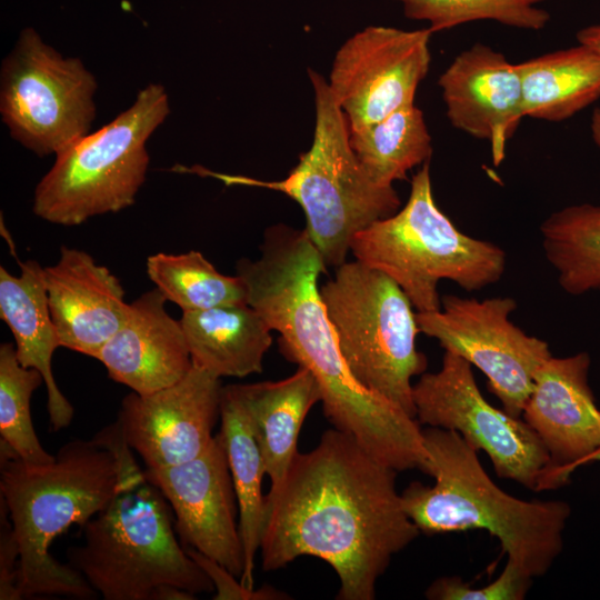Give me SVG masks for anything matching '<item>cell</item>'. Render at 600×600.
<instances>
[{
    "mask_svg": "<svg viewBox=\"0 0 600 600\" xmlns=\"http://www.w3.org/2000/svg\"><path fill=\"white\" fill-rule=\"evenodd\" d=\"M397 473L350 434L323 432L264 496L262 569L316 557L336 571L337 599L373 600L392 558L420 534L403 509Z\"/></svg>",
    "mask_w": 600,
    "mask_h": 600,
    "instance_id": "6da1fadb",
    "label": "cell"
},
{
    "mask_svg": "<svg viewBox=\"0 0 600 600\" xmlns=\"http://www.w3.org/2000/svg\"><path fill=\"white\" fill-rule=\"evenodd\" d=\"M236 272L248 304L279 333L281 354L316 378L329 422L398 472L422 470L427 450L419 421L363 388L342 357L318 288L327 267L306 230L268 228L260 257L240 259Z\"/></svg>",
    "mask_w": 600,
    "mask_h": 600,
    "instance_id": "7a4b0ae2",
    "label": "cell"
},
{
    "mask_svg": "<svg viewBox=\"0 0 600 600\" xmlns=\"http://www.w3.org/2000/svg\"><path fill=\"white\" fill-rule=\"evenodd\" d=\"M0 499L19 549L20 598H97L82 574L50 553L71 526L83 527L143 474L117 422L90 440H72L44 464L0 456Z\"/></svg>",
    "mask_w": 600,
    "mask_h": 600,
    "instance_id": "3957f363",
    "label": "cell"
},
{
    "mask_svg": "<svg viewBox=\"0 0 600 600\" xmlns=\"http://www.w3.org/2000/svg\"><path fill=\"white\" fill-rule=\"evenodd\" d=\"M422 434L428 456L422 472L434 483L413 481L401 492L420 533L486 530L499 540L508 561L533 579L544 576L563 549L570 504L507 493L486 472L478 451L453 430L427 427Z\"/></svg>",
    "mask_w": 600,
    "mask_h": 600,
    "instance_id": "277c9868",
    "label": "cell"
},
{
    "mask_svg": "<svg viewBox=\"0 0 600 600\" xmlns=\"http://www.w3.org/2000/svg\"><path fill=\"white\" fill-rule=\"evenodd\" d=\"M308 76L316 114L312 143L286 178L264 181L204 169L199 172L227 184L279 191L294 200L304 213V230L326 267L337 268L346 262L354 236L396 213L401 200L393 186L378 184L357 158L348 120L326 78L311 68Z\"/></svg>",
    "mask_w": 600,
    "mask_h": 600,
    "instance_id": "5b68a950",
    "label": "cell"
},
{
    "mask_svg": "<svg viewBox=\"0 0 600 600\" xmlns=\"http://www.w3.org/2000/svg\"><path fill=\"white\" fill-rule=\"evenodd\" d=\"M172 509L143 474L81 527L83 544L68 563L104 600H154L173 586L194 596L214 591L174 533Z\"/></svg>",
    "mask_w": 600,
    "mask_h": 600,
    "instance_id": "8992f818",
    "label": "cell"
},
{
    "mask_svg": "<svg viewBox=\"0 0 600 600\" xmlns=\"http://www.w3.org/2000/svg\"><path fill=\"white\" fill-rule=\"evenodd\" d=\"M356 260L390 277L417 312L441 308L438 284L457 283L467 291L498 282L506 252L497 244L461 232L438 208L429 162L412 177L406 204L354 236Z\"/></svg>",
    "mask_w": 600,
    "mask_h": 600,
    "instance_id": "52a82bcc",
    "label": "cell"
},
{
    "mask_svg": "<svg viewBox=\"0 0 600 600\" xmlns=\"http://www.w3.org/2000/svg\"><path fill=\"white\" fill-rule=\"evenodd\" d=\"M169 113L166 88L146 86L111 122L56 156L36 187L33 213L71 227L133 204L149 168L147 141Z\"/></svg>",
    "mask_w": 600,
    "mask_h": 600,
    "instance_id": "ba28073f",
    "label": "cell"
},
{
    "mask_svg": "<svg viewBox=\"0 0 600 600\" xmlns=\"http://www.w3.org/2000/svg\"><path fill=\"white\" fill-rule=\"evenodd\" d=\"M342 357L354 379L416 418L413 383L426 372L417 311L387 274L354 260L320 288Z\"/></svg>",
    "mask_w": 600,
    "mask_h": 600,
    "instance_id": "9c48e42d",
    "label": "cell"
},
{
    "mask_svg": "<svg viewBox=\"0 0 600 600\" xmlns=\"http://www.w3.org/2000/svg\"><path fill=\"white\" fill-rule=\"evenodd\" d=\"M96 77L33 28L21 30L0 68V114L13 140L54 157L87 136L96 118Z\"/></svg>",
    "mask_w": 600,
    "mask_h": 600,
    "instance_id": "30bf717a",
    "label": "cell"
},
{
    "mask_svg": "<svg viewBox=\"0 0 600 600\" xmlns=\"http://www.w3.org/2000/svg\"><path fill=\"white\" fill-rule=\"evenodd\" d=\"M412 396L420 424L458 432L490 458L500 478L540 491L549 463L543 443L522 417L486 400L467 360L444 351L441 368L422 373Z\"/></svg>",
    "mask_w": 600,
    "mask_h": 600,
    "instance_id": "8fae6325",
    "label": "cell"
},
{
    "mask_svg": "<svg viewBox=\"0 0 600 600\" xmlns=\"http://www.w3.org/2000/svg\"><path fill=\"white\" fill-rule=\"evenodd\" d=\"M516 309L509 297L478 300L448 294L439 310L417 312V321L420 332L434 338L444 351L478 368L502 409L520 418L536 372L552 353L548 342L511 322Z\"/></svg>",
    "mask_w": 600,
    "mask_h": 600,
    "instance_id": "7c38bea8",
    "label": "cell"
},
{
    "mask_svg": "<svg viewBox=\"0 0 600 600\" xmlns=\"http://www.w3.org/2000/svg\"><path fill=\"white\" fill-rule=\"evenodd\" d=\"M431 34L428 27L368 26L340 46L327 81L350 130L414 103L430 68Z\"/></svg>",
    "mask_w": 600,
    "mask_h": 600,
    "instance_id": "4fadbf2b",
    "label": "cell"
},
{
    "mask_svg": "<svg viewBox=\"0 0 600 600\" xmlns=\"http://www.w3.org/2000/svg\"><path fill=\"white\" fill-rule=\"evenodd\" d=\"M221 378L192 366L177 383L151 393L131 391L117 423L147 469L176 466L201 454L220 418Z\"/></svg>",
    "mask_w": 600,
    "mask_h": 600,
    "instance_id": "5bb4252c",
    "label": "cell"
},
{
    "mask_svg": "<svg viewBox=\"0 0 600 600\" xmlns=\"http://www.w3.org/2000/svg\"><path fill=\"white\" fill-rule=\"evenodd\" d=\"M143 471L168 500L182 543L240 578L244 556L239 509L222 434H214L190 461Z\"/></svg>",
    "mask_w": 600,
    "mask_h": 600,
    "instance_id": "9a60e30c",
    "label": "cell"
},
{
    "mask_svg": "<svg viewBox=\"0 0 600 600\" xmlns=\"http://www.w3.org/2000/svg\"><path fill=\"white\" fill-rule=\"evenodd\" d=\"M590 366L589 353L582 351L551 356L536 372L521 417L548 452L540 491L566 486L600 449V408L589 384Z\"/></svg>",
    "mask_w": 600,
    "mask_h": 600,
    "instance_id": "2e32d148",
    "label": "cell"
},
{
    "mask_svg": "<svg viewBox=\"0 0 600 600\" xmlns=\"http://www.w3.org/2000/svg\"><path fill=\"white\" fill-rule=\"evenodd\" d=\"M438 86L449 122L488 141L493 164L499 166L508 141L526 117L517 66L491 47L476 43L452 60Z\"/></svg>",
    "mask_w": 600,
    "mask_h": 600,
    "instance_id": "e0dca14e",
    "label": "cell"
},
{
    "mask_svg": "<svg viewBox=\"0 0 600 600\" xmlns=\"http://www.w3.org/2000/svg\"><path fill=\"white\" fill-rule=\"evenodd\" d=\"M44 284L63 348L94 358L129 317L119 279L83 250L63 246L44 267Z\"/></svg>",
    "mask_w": 600,
    "mask_h": 600,
    "instance_id": "ac0fdd59",
    "label": "cell"
},
{
    "mask_svg": "<svg viewBox=\"0 0 600 600\" xmlns=\"http://www.w3.org/2000/svg\"><path fill=\"white\" fill-rule=\"evenodd\" d=\"M167 301L157 288L133 300L126 322L94 357L113 381L133 392L172 386L193 366L180 320L168 313Z\"/></svg>",
    "mask_w": 600,
    "mask_h": 600,
    "instance_id": "d6986e66",
    "label": "cell"
},
{
    "mask_svg": "<svg viewBox=\"0 0 600 600\" xmlns=\"http://www.w3.org/2000/svg\"><path fill=\"white\" fill-rule=\"evenodd\" d=\"M0 317L13 334L19 362L43 376L51 430L69 427L74 410L53 377L52 356L61 344L48 306L44 268L37 261L21 262L18 276L0 267Z\"/></svg>",
    "mask_w": 600,
    "mask_h": 600,
    "instance_id": "ffe728a7",
    "label": "cell"
},
{
    "mask_svg": "<svg viewBox=\"0 0 600 600\" xmlns=\"http://www.w3.org/2000/svg\"><path fill=\"white\" fill-rule=\"evenodd\" d=\"M261 451L270 489L283 481L296 454L303 421L321 392L313 374L303 367L278 381L233 384Z\"/></svg>",
    "mask_w": 600,
    "mask_h": 600,
    "instance_id": "44dd1931",
    "label": "cell"
},
{
    "mask_svg": "<svg viewBox=\"0 0 600 600\" xmlns=\"http://www.w3.org/2000/svg\"><path fill=\"white\" fill-rule=\"evenodd\" d=\"M192 363L219 378L260 373L272 330L248 303L182 312Z\"/></svg>",
    "mask_w": 600,
    "mask_h": 600,
    "instance_id": "7402d4cb",
    "label": "cell"
},
{
    "mask_svg": "<svg viewBox=\"0 0 600 600\" xmlns=\"http://www.w3.org/2000/svg\"><path fill=\"white\" fill-rule=\"evenodd\" d=\"M516 66L526 117L561 122L600 99V54L584 44Z\"/></svg>",
    "mask_w": 600,
    "mask_h": 600,
    "instance_id": "603a6c76",
    "label": "cell"
},
{
    "mask_svg": "<svg viewBox=\"0 0 600 600\" xmlns=\"http://www.w3.org/2000/svg\"><path fill=\"white\" fill-rule=\"evenodd\" d=\"M220 421V433L239 509V530L244 556L240 581L244 587L253 589L254 560L260 549L264 519L261 484L266 470L254 429L233 384L222 388Z\"/></svg>",
    "mask_w": 600,
    "mask_h": 600,
    "instance_id": "cb8c5ba5",
    "label": "cell"
},
{
    "mask_svg": "<svg viewBox=\"0 0 600 600\" xmlns=\"http://www.w3.org/2000/svg\"><path fill=\"white\" fill-rule=\"evenodd\" d=\"M350 144L369 176L386 187L406 179L410 170L429 162L432 154L431 134L416 103L350 130Z\"/></svg>",
    "mask_w": 600,
    "mask_h": 600,
    "instance_id": "d4e9b609",
    "label": "cell"
},
{
    "mask_svg": "<svg viewBox=\"0 0 600 600\" xmlns=\"http://www.w3.org/2000/svg\"><path fill=\"white\" fill-rule=\"evenodd\" d=\"M540 232L546 258L564 292L600 291V204L554 211L541 223Z\"/></svg>",
    "mask_w": 600,
    "mask_h": 600,
    "instance_id": "484cf974",
    "label": "cell"
},
{
    "mask_svg": "<svg viewBox=\"0 0 600 600\" xmlns=\"http://www.w3.org/2000/svg\"><path fill=\"white\" fill-rule=\"evenodd\" d=\"M146 269L156 288L182 312L248 303L241 278L219 272L201 252H158L148 257Z\"/></svg>",
    "mask_w": 600,
    "mask_h": 600,
    "instance_id": "4316f807",
    "label": "cell"
},
{
    "mask_svg": "<svg viewBox=\"0 0 600 600\" xmlns=\"http://www.w3.org/2000/svg\"><path fill=\"white\" fill-rule=\"evenodd\" d=\"M42 383L43 376L37 369L19 362L14 344H0V441L29 464L54 460L39 441L31 417V397Z\"/></svg>",
    "mask_w": 600,
    "mask_h": 600,
    "instance_id": "83f0119b",
    "label": "cell"
},
{
    "mask_svg": "<svg viewBox=\"0 0 600 600\" xmlns=\"http://www.w3.org/2000/svg\"><path fill=\"white\" fill-rule=\"evenodd\" d=\"M394 1L400 3L407 18L427 22L432 33L482 20H491L523 30L539 31L550 21V13L538 6L546 0Z\"/></svg>",
    "mask_w": 600,
    "mask_h": 600,
    "instance_id": "f1b7e54d",
    "label": "cell"
},
{
    "mask_svg": "<svg viewBox=\"0 0 600 600\" xmlns=\"http://www.w3.org/2000/svg\"><path fill=\"white\" fill-rule=\"evenodd\" d=\"M532 580L507 560L498 578L486 586L476 588L460 577H441L428 587L426 597L431 600H522Z\"/></svg>",
    "mask_w": 600,
    "mask_h": 600,
    "instance_id": "f546056e",
    "label": "cell"
},
{
    "mask_svg": "<svg viewBox=\"0 0 600 600\" xmlns=\"http://www.w3.org/2000/svg\"><path fill=\"white\" fill-rule=\"evenodd\" d=\"M189 557L204 571L210 578L216 594V600H280L289 599L287 593L272 587L266 586L258 589L244 587L240 578L236 577L216 560L202 554L201 552L184 547Z\"/></svg>",
    "mask_w": 600,
    "mask_h": 600,
    "instance_id": "4dcf8cb0",
    "label": "cell"
},
{
    "mask_svg": "<svg viewBox=\"0 0 600 600\" xmlns=\"http://www.w3.org/2000/svg\"><path fill=\"white\" fill-rule=\"evenodd\" d=\"M19 549L4 502L0 499V600H20L17 589Z\"/></svg>",
    "mask_w": 600,
    "mask_h": 600,
    "instance_id": "1f68e13d",
    "label": "cell"
},
{
    "mask_svg": "<svg viewBox=\"0 0 600 600\" xmlns=\"http://www.w3.org/2000/svg\"><path fill=\"white\" fill-rule=\"evenodd\" d=\"M578 43L584 44L600 54V23L588 26L577 32Z\"/></svg>",
    "mask_w": 600,
    "mask_h": 600,
    "instance_id": "d6a6232c",
    "label": "cell"
},
{
    "mask_svg": "<svg viewBox=\"0 0 600 600\" xmlns=\"http://www.w3.org/2000/svg\"><path fill=\"white\" fill-rule=\"evenodd\" d=\"M590 130L593 142L600 148V108H596L592 112Z\"/></svg>",
    "mask_w": 600,
    "mask_h": 600,
    "instance_id": "836d02e7",
    "label": "cell"
},
{
    "mask_svg": "<svg viewBox=\"0 0 600 600\" xmlns=\"http://www.w3.org/2000/svg\"><path fill=\"white\" fill-rule=\"evenodd\" d=\"M593 462H600V449L596 451L594 453H592L591 456H589L587 460L584 461L583 466L593 463Z\"/></svg>",
    "mask_w": 600,
    "mask_h": 600,
    "instance_id": "e575fe53",
    "label": "cell"
}]
</instances>
